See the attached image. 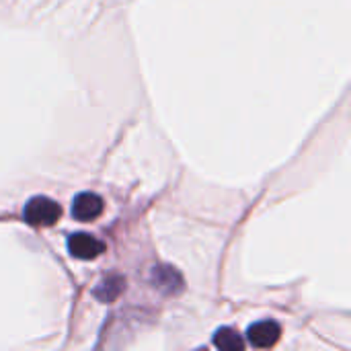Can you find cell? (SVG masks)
I'll list each match as a JSON object with an SVG mask.
<instances>
[{
    "mask_svg": "<svg viewBox=\"0 0 351 351\" xmlns=\"http://www.w3.org/2000/svg\"><path fill=\"white\" fill-rule=\"evenodd\" d=\"M105 251V243H101L97 237L88 234V232H74L68 237V253L74 259H97L101 253Z\"/></svg>",
    "mask_w": 351,
    "mask_h": 351,
    "instance_id": "cell-2",
    "label": "cell"
},
{
    "mask_svg": "<svg viewBox=\"0 0 351 351\" xmlns=\"http://www.w3.org/2000/svg\"><path fill=\"white\" fill-rule=\"evenodd\" d=\"M282 335V329L276 321H261V323H255L249 327L247 331V339L253 348H259V350H265V348H271L278 343Z\"/></svg>",
    "mask_w": 351,
    "mask_h": 351,
    "instance_id": "cell-3",
    "label": "cell"
},
{
    "mask_svg": "<svg viewBox=\"0 0 351 351\" xmlns=\"http://www.w3.org/2000/svg\"><path fill=\"white\" fill-rule=\"evenodd\" d=\"M60 216H62L60 204L45 195L31 197L23 210V220L31 226H53L60 220Z\"/></svg>",
    "mask_w": 351,
    "mask_h": 351,
    "instance_id": "cell-1",
    "label": "cell"
},
{
    "mask_svg": "<svg viewBox=\"0 0 351 351\" xmlns=\"http://www.w3.org/2000/svg\"><path fill=\"white\" fill-rule=\"evenodd\" d=\"M103 212V199L97 193H78L72 202V216L80 222H88L99 218Z\"/></svg>",
    "mask_w": 351,
    "mask_h": 351,
    "instance_id": "cell-4",
    "label": "cell"
},
{
    "mask_svg": "<svg viewBox=\"0 0 351 351\" xmlns=\"http://www.w3.org/2000/svg\"><path fill=\"white\" fill-rule=\"evenodd\" d=\"M214 346L222 351H241L245 350L243 335H239L230 327H222L214 333Z\"/></svg>",
    "mask_w": 351,
    "mask_h": 351,
    "instance_id": "cell-7",
    "label": "cell"
},
{
    "mask_svg": "<svg viewBox=\"0 0 351 351\" xmlns=\"http://www.w3.org/2000/svg\"><path fill=\"white\" fill-rule=\"evenodd\" d=\"M121 292H123V278H119V276H109V278L101 280L99 286L95 288V296L101 302H113Z\"/></svg>",
    "mask_w": 351,
    "mask_h": 351,
    "instance_id": "cell-6",
    "label": "cell"
},
{
    "mask_svg": "<svg viewBox=\"0 0 351 351\" xmlns=\"http://www.w3.org/2000/svg\"><path fill=\"white\" fill-rule=\"evenodd\" d=\"M152 284L156 290H160L167 296L179 294L183 290V280L173 267H154L152 269Z\"/></svg>",
    "mask_w": 351,
    "mask_h": 351,
    "instance_id": "cell-5",
    "label": "cell"
}]
</instances>
